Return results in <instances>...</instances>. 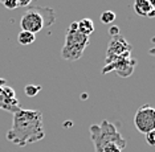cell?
I'll return each instance as SVG.
<instances>
[{"mask_svg":"<svg viewBox=\"0 0 155 152\" xmlns=\"http://www.w3.org/2000/svg\"><path fill=\"white\" fill-rule=\"evenodd\" d=\"M44 136L45 132L41 111L19 108L16 112H13L12 126L5 134L7 140L19 147H24L44 139Z\"/></svg>","mask_w":155,"mask_h":152,"instance_id":"cell-1","label":"cell"},{"mask_svg":"<svg viewBox=\"0 0 155 152\" xmlns=\"http://www.w3.org/2000/svg\"><path fill=\"white\" fill-rule=\"evenodd\" d=\"M56 21L54 9L49 7L29 5L20 20V27L23 31L36 34L45 27H51Z\"/></svg>","mask_w":155,"mask_h":152,"instance_id":"cell-2","label":"cell"},{"mask_svg":"<svg viewBox=\"0 0 155 152\" xmlns=\"http://www.w3.org/2000/svg\"><path fill=\"white\" fill-rule=\"evenodd\" d=\"M90 139L94 146V152H101L106 146L111 143H115L121 146L123 150L126 147V140L119 134L115 125H113L109 121H102L101 125H91L89 127Z\"/></svg>","mask_w":155,"mask_h":152,"instance_id":"cell-3","label":"cell"},{"mask_svg":"<svg viewBox=\"0 0 155 152\" xmlns=\"http://www.w3.org/2000/svg\"><path fill=\"white\" fill-rule=\"evenodd\" d=\"M89 44V37L81 34L77 31V21L72 23L65 36V44L61 50L62 58L66 61H77L84 54V50Z\"/></svg>","mask_w":155,"mask_h":152,"instance_id":"cell-4","label":"cell"},{"mask_svg":"<svg viewBox=\"0 0 155 152\" xmlns=\"http://www.w3.org/2000/svg\"><path fill=\"white\" fill-rule=\"evenodd\" d=\"M135 66H137V60L131 56V53H126V54L121 56V57L115 58L114 61H111L110 63H106V65L104 66V69L101 70V73L107 74L109 72L114 70L119 77L126 78V77H130L133 74Z\"/></svg>","mask_w":155,"mask_h":152,"instance_id":"cell-5","label":"cell"},{"mask_svg":"<svg viewBox=\"0 0 155 152\" xmlns=\"http://www.w3.org/2000/svg\"><path fill=\"white\" fill-rule=\"evenodd\" d=\"M134 125L140 134L146 135L147 132L155 130V110L153 106L143 105L137 110L134 116Z\"/></svg>","mask_w":155,"mask_h":152,"instance_id":"cell-6","label":"cell"},{"mask_svg":"<svg viewBox=\"0 0 155 152\" xmlns=\"http://www.w3.org/2000/svg\"><path fill=\"white\" fill-rule=\"evenodd\" d=\"M126 53H131V45L129 44V41L122 36H114L111 37L110 42L107 45L106 50V58H105V65L114 61L115 58L121 57V56L126 54Z\"/></svg>","mask_w":155,"mask_h":152,"instance_id":"cell-7","label":"cell"},{"mask_svg":"<svg viewBox=\"0 0 155 152\" xmlns=\"http://www.w3.org/2000/svg\"><path fill=\"white\" fill-rule=\"evenodd\" d=\"M0 108L11 112H16L20 108L19 99H17L16 93L12 87H0Z\"/></svg>","mask_w":155,"mask_h":152,"instance_id":"cell-8","label":"cell"},{"mask_svg":"<svg viewBox=\"0 0 155 152\" xmlns=\"http://www.w3.org/2000/svg\"><path fill=\"white\" fill-rule=\"evenodd\" d=\"M134 11L137 15L149 19L155 16V8L149 3V0H134Z\"/></svg>","mask_w":155,"mask_h":152,"instance_id":"cell-9","label":"cell"},{"mask_svg":"<svg viewBox=\"0 0 155 152\" xmlns=\"http://www.w3.org/2000/svg\"><path fill=\"white\" fill-rule=\"evenodd\" d=\"M77 31H78L81 34H84V36L89 37L94 32L93 20L89 19V17H85V19H81L80 21H77Z\"/></svg>","mask_w":155,"mask_h":152,"instance_id":"cell-10","label":"cell"},{"mask_svg":"<svg viewBox=\"0 0 155 152\" xmlns=\"http://www.w3.org/2000/svg\"><path fill=\"white\" fill-rule=\"evenodd\" d=\"M35 40H36V34L31 33V32H25V31H21L19 33V36H17V41L21 45H31L35 42Z\"/></svg>","mask_w":155,"mask_h":152,"instance_id":"cell-11","label":"cell"},{"mask_svg":"<svg viewBox=\"0 0 155 152\" xmlns=\"http://www.w3.org/2000/svg\"><path fill=\"white\" fill-rule=\"evenodd\" d=\"M100 19L104 24H111L113 21L115 20V13L113 12V11H104V12L101 13Z\"/></svg>","mask_w":155,"mask_h":152,"instance_id":"cell-12","label":"cell"},{"mask_svg":"<svg viewBox=\"0 0 155 152\" xmlns=\"http://www.w3.org/2000/svg\"><path fill=\"white\" fill-rule=\"evenodd\" d=\"M40 90H41V86H37V85H27L25 89H24L28 97H36Z\"/></svg>","mask_w":155,"mask_h":152,"instance_id":"cell-13","label":"cell"},{"mask_svg":"<svg viewBox=\"0 0 155 152\" xmlns=\"http://www.w3.org/2000/svg\"><path fill=\"white\" fill-rule=\"evenodd\" d=\"M2 4L7 9H15L19 7V4H17V0H3Z\"/></svg>","mask_w":155,"mask_h":152,"instance_id":"cell-14","label":"cell"},{"mask_svg":"<svg viewBox=\"0 0 155 152\" xmlns=\"http://www.w3.org/2000/svg\"><path fill=\"white\" fill-rule=\"evenodd\" d=\"M146 140H147V143H149L150 146H154L155 144V130L146 134Z\"/></svg>","mask_w":155,"mask_h":152,"instance_id":"cell-15","label":"cell"},{"mask_svg":"<svg viewBox=\"0 0 155 152\" xmlns=\"http://www.w3.org/2000/svg\"><path fill=\"white\" fill-rule=\"evenodd\" d=\"M109 33L111 34V37H114V36H118L119 34V28L117 25H113L109 28Z\"/></svg>","mask_w":155,"mask_h":152,"instance_id":"cell-16","label":"cell"},{"mask_svg":"<svg viewBox=\"0 0 155 152\" xmlns=\"http://www.w3.org/2000/svg\"><path fill=\"white\" fill-rule=\"evenodd\" d=\"M31 3H32V0H17L19 7H29Z\"/></svg>","mask_w":155,"mask_h":152,"instance_id":"cell-17","label":"cell"},{"mask_svg":"<svg viewBox=\"0 0 155 152\" xmlns=\"http://www.w3.org/2000/svg\"><path fill=\"white\" fill-rule=\"evenodd\" d=\"M149 3H150V4H151V5H153V7H154V8H155V0H149Z\"/></svg>","mask_w":155,"mask_h":152,"instance_id":"cell-18","label":"cell"},{"mask_svg":"<svg viewBox=\"0 0 155 152\" xmlns=\"http://www.w3.org/2000/svg\"><path fill=\"white\" fill-rule=\"evenodd\" d=\"M2 2H3V0H0V3H2Z\"/></svg>","mask_w":155,"mask_h":152,"instance_id":"cell-19","label":"cell"}]
</instances>
